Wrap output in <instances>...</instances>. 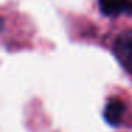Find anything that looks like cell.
<instances>
[{
  "mask_svg": "<svg viewBox=\"0 0 132 132\" xmlns=\"http://www.w3.org/2000/svg\"><path fill=\"white\" fill-rule=\"evenodd\" d=\"M114 53L121 65L132 74V30L121 33L114 43Z\"/></svg>",
  "mask_w": 132,
  "mask_h": 132,
  "instance_id": "6da1fadb",
  "label": "cell"
},
{
  "mask_svg": "<svg viewBox=\"0 0 132 132\" xmlns=\"http://www.w3.org/2000/svg\"><path fill=\"white\" fill-rule=\"evenodd\" d=\"M98 6L101 13L108 17L132 14V0H98Z\"/></svg>",
  "mask_w": 132,
  "mask_h": 132,
  "instance_id": "7a4b0ae2",
  "label": "cell"
},
{
  "mask_svg": "<svg viewBox=\"0 0 132 132\" xmlns=\"http://www.w3.org/2000/svg\"><path fill=\"white\" fill-rule=\"evenodd\" d=\"M125 112V104L118 98H112L106 102L105 109H104V118L105 121L112 126H117L121 123L122 115Z\"/></svg>",
  "mask_w": 132,
  "mask_h": 132,
  "instance_id": "3957f363",
  "label": "cell"
}]
</instances>
